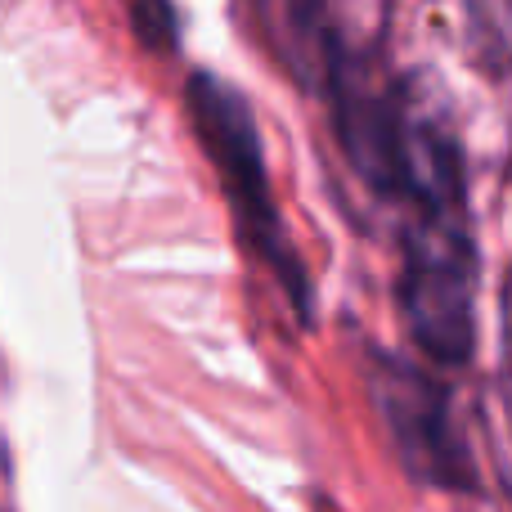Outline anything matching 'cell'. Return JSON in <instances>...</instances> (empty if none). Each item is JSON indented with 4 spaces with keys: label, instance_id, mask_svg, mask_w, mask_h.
Wrapping results in <instances>:
<instances>
[{
    "label": "cell",
    "instance_id": "5",
    "mask_svg": "<svg viewBox=\"0 0 512 512\" xmlns=\"http://www.w3.org/2000/svg\"><path fill=\"white\" fill-rule=\"evenodd\" d=\"M135 32L144 45L167 50V41L176 36V14H171L167 0H135Z\"/></svg>",
    "mask_w": 512,
    "mask_h": 512
},
{
    "label": "cell",
    "instance_id": "1",
    "mask_svg": "<svg viewBox=\"0 0 512 512\" xmlns=\"http://www.w3.org/2000/svg\"><path fill=\"white\" fill-rule=\"evenodd\" d=\"M400 315L436 364H468L477 346V248L468 203L409 207Z\"/></svg>",
    "mask_w": 512,
    "mask_h": 512
},
{
    "label": "cell",
    "instance_id": "2",
    "mask_svg": "<svg viewBox=\"0 0 512 512\" xmlns=\"http://www.w3.org/2000/svg\"><path fill=\"white\" fill-rule=\"evenodd\" d=\"M185 104H189V117H194L198 140L207 144V158L216 162L225 189H230V203L239 212L243 230H248L252 248L274 265V274L292 292V301L306 306L310 283L301 274L297 252L283 239L279 212H274V198H270V176H265V158H261V135H256L248 99L234 86H225L221 77H212V72H194V81L185 90Z\"/></svg>",
    "mask_w": 512,
    "mask_h": 512
},
{
    "label": "cell",
    "instance_id": "3",
    "mask_svg": "<svg viewBox=\"0 0 512 512\" xmlns=\"http://www.w3.org/2000/svg\"><path fill=\"white\" fill-rule=\"evenodd\" d=\"M369 396L391 436L400 468L418 486L477 490V468H472V454L463 445L459 427H454L450 396L441 391V382L432 373L414 369L405 360H391V355H378L369 369Z\"/></svg>",
    "mask_w": 512,
    "mask_h": 512
},
{
    "label": "cell",
    "instance_id": "4",
    "mask_svg": "<svg viewBox=\"0 0 512 512\" xmlns=\"http://www.w3.org/2000/svg\"><path fill=\"white\" fill-rule=\"evenodd\" d=\"M463 27L490 68L512 72V0H463Z\"/></svg>",
    "mask_w": 512,
    "mask_h": 512
}]
</instances>
